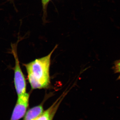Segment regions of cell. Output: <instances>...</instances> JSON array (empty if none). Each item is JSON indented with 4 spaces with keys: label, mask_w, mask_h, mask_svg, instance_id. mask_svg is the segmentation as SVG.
I'll return each instance as SVG.
<instances>
[{
    "label": "cell",
    "mask_w": 120,
    "mask_h": 120,
    "mask_svg": "<svg viewBox=\"0 0 120 120\" xmlns=\"http://www.w3.org/2000/svg\"><path fill=\"white\" fill-rule=\"evenodd\" d=\"M56 47L47 56L24 64L27 72L28 80L32 89H43L47 88L49 86L51 58Z\"/></svg>",
    "instance_id": "obj_1"
},
{
    "label": "cell",
    "mask_w": 120,
    "mask_h": 120,
    "mask_svg": "<svg viewBox=\"0 0 120 120\" xmlns=\"http://www.w3.org/2000/svg\"><path fill=\"white\" fill-rule=\"evenodd\" d=\"M12 49L15 60V65L14 68V84L18 96L26 93V82L25 77L20 65L19 61L14 46H13Z\"/></svg>",
    "instance_id": "obj_2"
},
{
    "label": "cell",
    "mask_w": 120,
    "mask_h": 120,
    "mask_svg": "<svg viewBox=\"0 0 120 120\" xmlns=\"http://www.w3.org/2000/svg\"><path fill=\"white\" fill-rule=\"evenodd\" d=\"M29 94L26 93L18 95L11 120H19L26 114L29 105Z\"/></svg>",
    "instance_id": "obj_3"
},
{
    "label": "cell",
    "mask_w": 120,
    "mask_h": 120,
    "mask_svg": "<svg viewBox=\"0 0 120 120\" xmlns=\"http://www.w3.org/2000/svg\"><path fill=\"white\" fill-rule=\"evenodd\" d=\"M62 100V98L58 99L35 120H52Z\"/></svg>",
    "instance_id": "obj_4"
},
{
    "label": "cell",
    "mask_w": 120,
    "mask_h": 120,
    "mask_svg": "<svg viewBox=\"0 0 120 120\" xmlns=\"http://www.w3.org/2000/svg\"><path fill=\"white\" fill-rule=\"evenodd\" d=\"M44 111L42 105L32 107L26 113L24 120H35Z\"/></svg>",
    "instance_id": "obj_5"
},
{
    "label": "cell",
    "mask_w": 120,
    "mask_h": 120,
    "mask_svg": "<svg viewBox=\"0 0 120 120\" xmlns=\"http://www.w3.org/2000/svg\"><path fill=\"white\" fill-rule=\"evenodd\" d=\"M114 71L115 73L119 74L118 80L120 79V60H117L115 62L113 67Z\"/></svg>",
    "instance_id": "obj_6"
},
{
    "label": "cell",
    "mask_w": 120,
    "mask_h": 120,
    "mask_svg": "<svg viewBox=\"0 0 120 120\" xmlns=\"http://www.w3.org/2000/svg\"><path fill=\"white\" fill-rule=\"evenodd\" d=\"M51 0H41L44 15L46 13V9H47V5H48L49 2Z\"/></svg>",
    "instance_id": "obj_7"
}]
</instances>
